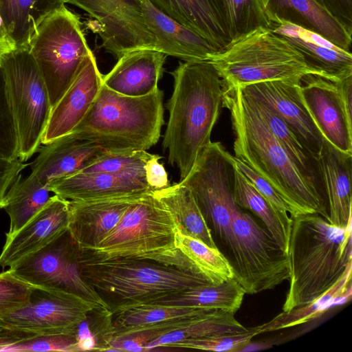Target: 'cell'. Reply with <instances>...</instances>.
<instances>
[{"label": "cell", "mask_w": 352, "mask_h": 352, "mask_svg": "<svg viewBox=\"0 0 352 352\" xmlns=\"http://www.w3.org/2000/svg\"><path fill=\"white\" fill-rule=\"evenodd\" d=\"M230 113L234 157L265 179L291 210V217L318 214L329 221L327 204L274 136L241 87L223 89Z\"/></svg>", "instance_id": "cell-1"}, {"label": "cell", "mask_w": 352, "mask_h": 352, "mask_svg": "<svg viewBox=\"0 0 352 352\" xmlns=\"http://www.w3.org/2000/svg\"><path fill=\"white\" fill-rule=\"evenodd\" d=\"M171 74L174 87L167 104L169 119L162 145L182 180L211 142L224 91L217 69L208 60L180 63Z\"/></svg>", "instance_id": "cell-2"}, {"label": "cell", "mask_w": 352, "mask_h": 352, "mask_svg": "<svg viewBox=\"0 0 352 352\" xmlns=\"http://www.w3.org/2000/svg\"><path fill=\"white\" fill-rule=\"evenodd\" d=\"M292 218L289 287L283 311L318 298L352 267L351 225L334 226L318 214Z\"/></svg>", "instance_id": "cell-3"}, {"label": "cell", "mask_w": 352, "mask_h": 352, "mask_svg": "<svg viewBox=\"0 0 352 352\" xmlns=\"http://www.w3.org/2000/svg\"><path fill=\"white\" fill-rule=\"evenodd\" d=\"M78 263L84 280L111 313L151 303L187 289L217 285L194 264L140 258L90 260Z\"/></svg>", "instance_id": "cell-4"}, {"label": "cell", "mask_w": 352, "mask_h": 352, "mask_svg": "<svg viewBox=\"0 0 352 352\" xmlns=\"http://www.w3.org/2000/svg\"><path fill=\"white\" fill-rule=\"evenodd\" d=\"M164 123L163 92L159 88L132 97L102 85L87 113L70 133L110 151H146L158 142Z\"/></svg>", "instance_id": "cell-5"}, {"label": "cell", "mask_w": 352, "mask_h": 352, "mask_svg": "<svg viewBox=\"0 0 352 352\" xmlns=\"http://www.w3.org/2000/svg\"><path fill=\"white\" fill-rule=\"evenodd\" d=\"M208 61L217 69L223 89L268 80L300 82L307 74L322 77L287 40L265 28L231 42Z\"/></svg>", "instance_id": "cell-6"}, {"label": "cell", "mask_w": 352, "mask_h": 352, "mask_svg": "<svg viewBox=\"0 0 352 352\" xmlns=\"http://www.w3.org/2000/svg\"><path fill=\"white\" fill-rule=\"evenodd\" d=\"M177 230L173 214L153 192L133 203L98 245L78 248V255L90 260L140 258L193 264L175 247Z\"/></svg>", "instance_id": "cell-7"}, {"label": "cell", "mask_w": 352, "mask_h": 352, "mask_svg": "<svg viewBox=\"0 0 352 352\" xmlns=\"http://www.w3.org/2000/svg\"><path fill=\"white\" fill-rule=\"evenodd\" d=\"M28 50L45 83L52 108L91 51L79 17L65 6L55 10L38 25Z\"/></svg>", "instance_id": "cell-8"}, {"label": "cell", "mask_w": 352, "mask_h": 352, "mask_svg": "<svg viewBox=\"0 0 352 352\" xmlns=\"http://www.w3.org/2000/svg\"><path fill=\"white\" fill-rule=\"evenodd\" d=\"M6 98L17 142V157L29 160L38 152L52 107L40 71L28 50H16L3 60Z\"/></svg>", "instance_id": "cell-9"}, {"label": "cell", "mask_w": 352, "mask_h": 352, "mask_svg": "<svg viewBox=\"0 0 352 352\" xmlns=\"http://www.w3.org/2000/svg\"><path fill=\"white\" fill-rule=\"evenodd\" d=\"M228 245L234 279L245 294L271 289L289 279L287 253L265 228L241 210L234 217Z\"/></svg>", "instance_id": "cell-10"}, {"label": "cell", "mask_w": 352, "mask_h": 352, "mask_svg": "<svg viewBox=\"0 0 352 352\" xmlns=\"http://www.w3.org/2000/svg\"><path fill=\"white\" fill-rule=\"evenodd\" d=\"M234 165L219 142H211L179 182L190 191L207 223L228 245L234 217L240 211L233 197Z\"/></svg>", "instance_id": "cell-11"}, {"label": "cell", "mask_w": 352, "mask_h": 352, "mask_svg": "<svg viewBox=\"0 0 352 352\" xmlns=\"http://www.w3.org/2000/svg\"><path fill=\"white\" fill-rule=\"evenodd\" d=\"M78 252V248L67 230L8 269L16 277L34 287L65 293L109 309L82 278Z\"/></svg>", "instance_id": "cell-12"}, {"label": "cell", "mask_w": 352, "mask_h": 352, "mask_svg": "<svg viewBox=\"0 0 352 352\" xmlns=\"http://www.w3.org/2000/svg\"><path fill=\"white\" fill-rule=\"evenodd\" d=\"M99 307L65 293L34 287L28 303L0 315V321L11 330L32 338L76 335L89 313Z\"/></svg>", "instance_id": "cell-13"}, {"label": "cell", "mask_w": 352, "mask_h": 352, "mask_svg": "<svg viewBox=\"0 0 352 352\" xmlns=\"http://www.w3.org/2000/svg\"><path fill=\"white\" fill-rule=\"evenodd\" d=\"M98 22L102 47L116 58L136 50H158L157 40L138 0H65ZM159 51V50H158Z\"/></svg>", "instance_id": "cell-14"}, {"label": "cell", "mask_w": 352, "mask_h": 352, "mask_svg": "<svg viewBox=\"0 0 352 352\" xmlns=\"http://www.w3.org/2000/svg\"><path fill=\"white\" fill-rule=\"evenodd\" d=\"M300 94L323 138L352 155V76L333 82L307 74L300 80Z\"/></svg>", "instance_id": "cell-15"}, {"label": "cell", "mask_w": 352, "mask_h": 352, "mask_svg": "<svg viewBox=\"0 0 352 352\" xmlns=\"http://www.w3.org/2000/svg\"><path fill=\"white\" fill-rule=\"evenodd\" d=\"M241 89L245 94L264 103L277 113L318 161L324 139L303 102L300 81H263Z\"/></svg>", "instance_id": "cell-16"}, {"label": "cell", "mask_w": 352, "mask_h": 352, "mask_svg": "<svg viewBox=\"0 0 352 352\" xmlns=\"http://www.w3.org/2000/svg\"><path fill=\"white\" fill-rule=\"evenodd\" d=\"M102 85V75L91 50L72 85L52 108L42 144L70 133L87 113Z\"/></svg>", "instance_id": "cell-17"}, {"label": "cell", "mask_w": 352, "mask_h": 352, "mask_svg": "<svg viewBox=\"0 0 352 352\" xmlns=\"http://www.w3.org/2000/svg\"><path fill=\"white\" fill-rule=\"evenodd\" d=\"M143 196L68 200V232L72 239L81 250L96 248L116 228L130 206Z\"/></svg>", "instance_id": "cell-18"}, {"label": "cell", "mask_w": 352, "mask_h": 352, "mask_svg": "<svg viewBox=\"0 0 352 352\" xmlns=\"http://www.w3.org/2000/svg\"><path fill=\"white\" fill-rule=\"evenodd\" d=\"M68 200L52 195L45 206L9 237L0 254V266L10 267L68 230Z\"/></svg>", "instance_id": "cell-19"}, {"label": "cell", "mask_w": 352, "mask_h": 352, "mask_svg": "<svg viewBox=\"0 0 352 352\" xmlns=\"http://www.w3.org/2000/svg\"><path fill=\"white\" fill-rule=\"evenodd\" d=\"M30 164L31 173L45 186L80 172L103 156L108 150L72 133L40 147Z\"/></svg>", "instance_id": "cell-20"}, {"label": "cell", "mask_w": 352, "mask_h": 352, "mask_svg": "<svg viewBox=\"0 0 352 352\" xmlns=\"http://www.w3.org/2000/svg\"><path fill=\"white\" fill-rule=\"evenodd\" d=\"M268 28L287 40L309 66L323 78L338 82L352 76V54L323 36L294 24L269 22Z\"/></svg>", "instance_id": "cell-21"}, {"label": "cell", "mask_w": 352, "mask_h": 352, "mask_svg": "<svg viewBox=\"0 0 352 352\" xmlns=\"http://www.w3.org/2000/svg\"><path fill=\"white\" fill-rule=\"evenodd\" d=\"M48 188L69 201L141 196L155 191L144 177L100 172H78L51 183Z\"/></svg>", "instance_id": "cell-22"}, {"label": "cell", "mask_w": 352, "mask_h": 352, "mask_svg": "<svg viewBox=\"0 0 352 352\" xmlns=\"http://www.w3.org/2000/svg\"><path fill=\"white\" fill-rule=\"evenodd\" d=\"M166 55L160 51L140 49L120 56L102 82L109 89L127 96L148 95L158 88Z\"/></svg>", "instance_id": "cell-23"}, {"label": "cell", "mask_w": 352, "mask_h": 352, "mask_svg": "<svg viewBox=\"0 0 352 352\" xmlns=\"http://www.w3.org/2000/svg\"><path fill=\"white\" fill-rule=\"evenodd\" d=\"M269 22H285L321 35L351 52V35L314 0H260Z\"/></svg>", "instance_id": "cell-24"}, {"label": "cell", "mask_w": 352, "mask_h": 352, "mask_svg": "<svg viewBox=\"0 0 352 352\" xmlns=\"http://www.w3.org/2000/svg\"><path fill=\"white\" fill-rule=\"evenodd\" d=\"M318 161L323 179L328 221L339 228L351 226L352 155L340 151L324 140Z\"/></svg>", "instance_id": "cell-25"}, {"label": "cell", "mask_w": 352, "mask_h": 352, "mask_svg": "<svg viewBox=\"0 0 352 352\" xmlns=\"http://www.w3.org/2000/svg\"><path fill=\"white\" fill-rule=\"evenodd\" d=\"M146 20L155 34L158 50L186 62L209 60L219 52L204 37L166 16L148 0H141Z\"/></svg>", "instance_id": "cell-26"}, {"label": "cell", "mask_w": 352, "mask_h": 352, "mask_svg": "<svg viewBox=\"0 0 352 352\" xmlns=\"http://www.w3.org/2000/svg\"><path fill=\"white\" fill-rule=\"evenodd\" d=\"M160 12L206 38L217 51L231 42L217 0H148Z\"/></svg>", "instance_id": "cell-27"}, {"label": "cell", "mask_w": 352, "mask_h": 352, "mask_svg": "<svg viewBox=\"0 0 352 352\" xmlns=\"http://www.w3.org/2000/svg\"><path fill=\"white\" fill-rule=\"evenodd\" d=\"M65 0H0V15L17 50H28L41 23Z\"/></svg>", "instance_id": "cell-28"}, {"label": "cell", "mask_w": 352, "mask_h": 352, "mask_svg": "<svg viewBox=\"0 0 352 352\" xmlns=\"http://www.w3.org/2000/svg\"><path fill=\"white\" fill-rule=\"evenodd\" d=\"M248 96L293 162L315 186L326 202L323 179L318 161L309 153L294 132L277 113L264 103Z\"/></svg>", "instance_id": "cell-29"}, {"label": "cell", "mask_w": 352, "mask_h": 352, "mask_svg": "<svg viewBox=\"0 0 352 352\" xmlns=\"http://www.w3.org/2000/svg\"><path fill=\"white\" fill-rule=\"evenodd\" d=\"M155 196L173 214L178 230L212 248H217L211 230L189 189L179 182L155 190Z\"/></svg>", "instance_id": "cell-30"}, {"label": "cell", "mask_w": 352, "mask_h": 352, "mask_svg": "<svg viewBox=\"0 0 352 352\" xmlns=\"http://www.w3.org/2000/svg\"><path fill=\"white\" fill-rule=\"evenodd\" d=\"M213 310L216 309L155 303L142 304L118 310L111 313V327L106 339L107 348L111 340L131 330L170 320L199 316Z\"/></svg>", "instance_id": "cell-31"}, {"label": "cell", "mask_w": 352, "mask_h": 352, "mask_svg": "<svg viewBox=\"0 0 352 352\" xmlns=\"http://www.w3.org/2000/svg\"><path fill=\"white\" fill-rule=\"evenodd\" d=\"M245 294L242 287L232 278L219 284L170 294L151 303L223 310L234 314L241 307Z\"/></svg>", "instance_id": "cell-32"}, {"label": "cell", "mask_w": 352, "mask_h": 352, "mask_svg": "<svg viewBox=\"0 0 352 352\" xmlns=\"http://www.w3.org/2000/svg\"><path fill=\"white\" fill-rule=\"evenodd\" d=\"M51 192L33 174L25 179H21L19 174L4 197L3 208L10 218L6 237L14 234L38 212L50 200Z\"/></svg>", "instance_id": "cell-33"}, {"label": "cell", "mask_w": 352, "mask_h": 352, "mask_svg": "<svg viewBox=\"0 0 352 352\" xmlns=\"http://www.w3.org/2000/svg\"><path fill=\"white\" fill-rule=\"evenodd\" d=\"M352 267L326 292L314 300L283 311L270 321L257 326L260 333L294 327L319 317L330 307L347 301L351 296Z\"/></svg>", "instance_id": "cell-34"}, {"label": "cell", "mask_w": 352, "mask_h": 352, "mask_svg": "<svg viewBox=\"0 0 352 352\" xmlns=\"http://www.w3.org/2000/svg\"><path fill=\"white\" fill-rule=\"evenodd\" d=\"M234 314L226 311L213 310L197 318L185 327L151 340L144 346V351L168 347L172 344L190 339L248 331L250 328L239 322Z\"/></svg>", "instance_id": "cell-35"}, {"label": "cell", "mask_w": 352, "mask_h": 352, "mask_svg": "<svg viewBox=\"0 0 352 352\" xmlns=\"http://www.w3.org/2000/svg\"><path fill=\"white\" fill-rule=\"evenodd\" d=\"M233 197L239 207L250 210L262 221L274 239L287 253L290 232L270 204L235 166Z\"/></svg>", "instance_id": "cell-36"}, {"label": "cell", "mask_w": 352, "mask_h": 352, "mask_svg": "<svg viewBox=\"0 0 352 352\" xmlns=\"http://www.w3.org/2000/svg\"><path fill=\"white\" fill-rule=\"evenodd\" d=\"M175 247L215 284L234 278L232 267L218 248L182 234L177 228Z\"/></svg>", "instance_id": "cell-37"}, {"label": "cell", "mask_w": 352, "mask_h": 352, "mask_svg": "<svg viewBox=\"0 0 352 352\" xmlns=\"http://www.w3.org/2000/svg\"><path fill=\"white\" fill-rule=\"evenodd\" d=\"M232 42L260 28L269 21L260 0H217Z\"/></svg>", "instance_id": "cell-38"}, {"label": "cell", "mask_w": 352, "mask_h": 352, "mask_svg": "<svg viewBox=\"0 0 352 352\" xmlns=\"http://www.w3.org/2000/svg\"><path fill=\"white\" fill-rule=\"evenodd\" d=\"M152 155L153 154L142 150H108L103 156L80 172H100L144 177V166Z\"/></svg>", "instance_id": "cell-39"}, {"label": "cell", "mask_w": 352, "mask_h": 352, "mask_svg": "<svg viewBox=\"0 0 352 352\" xmlns=\"http://www.w3.org/2000/svg\"><path fill=\"white\" fill-rule=\"evenodd\" d=\"M259 334L257 327L250 328L246 332L218 335L190 339L172 344L169 348L200 349L219 352H238Z\"/></svg>", "instance_id": "cell-40"}, {"label": "cell", "mask_w": 352, "mask_h": 352, "mask_svg": "<svg viewBox=\"0 0 352 352\" xmlns=\"http://www.w3.org/2000/svg\"><path fill=\"white\" fill-rule=\"evenodd\" d=\"M233 162L236 168L270 204L285 227L291 232L292 225L291 210L279 194L265 179L234 156H233Z\"/></svg>", "instance_id": "cell-41"}, {"label": "cell", "mask_w": 352, "mask_h": 352, "mask_svg": "<svg viewBox=\"0 0 352 352\" xmlns=\"http://www.w3.org/2000/svg\"><path fill=\"white\" fill-rule=\"evenodd\" d=\"M34 287L16 277L8 269L0 273V315L28 303Z\"/></svg>", "instance_id": "cell-42"}, {"label": "cell", "mask_w": 352, "mask_h": 352, "mask_svg": "<svg viewBox=\"0 0 352 352\" xmlns=\"http://www.w3.org/2000/svg\"><path fill=\"white\" fill-rule=\"evenodd\" d=\"M78 351L76 335L36 336L3 347L0 351Z\"/></svg>", "instance_id": "cell-43"}, {"label": "cell", "mask_w": 352, "mask_h": 352, "mask_svg": "<svg viewBox=\"0 0 352 352\" xmlns=\"http://www.w3.org/2000/svg\"><path fill=\"white\" fill-rule=\"evenodd\" d=\"M0 157L9 160L18 158L16 136L6 98L1 67L0 68Z\"/></svg>", "instance_id": "cell-44"}, {"label": "cell", "mask_w": 352, "mask_h": 352, "mask_svg": "<svg viewBox=\"0 0 352 352\" xmlns=\"http://www.w3.org/2000/svg\"><path fill=\"white\" fill-rule=\"evenodd\" d=\"M352 34V0H314Z\"/></svg>", "instance_id": "cell-45"}, {"label": "cell", "mask_w": 352, "mask_h": 352, "mask_svg": "<svg viewBox=\"0 0 352 352\" xmlns=\"http://www.w3.org/2000/svg\"><path fill=\"white\" fill-rule=\"evenodd\" d=\"M28 166L19 158L0 157V209L3 208L6 194L20 173Z\"/></svg>", "instance_id": "cell-46"}, {"label": "cell", "mask_w": 352, "mask_h": 352, "mask_svg": "<svg viewBox=\"0 0 352 352\" xmlns=\"http://www.w3.org/2000/svg\"><path fill=\"white\" fill-rule=\"evenodd\" d=\"M160 155L153 154L144 168L145 180L154 190L163 189L170 185L168 174L164 165L160 162Z\"/></svg>", "instance_id": "cell-47"}, {"label": "cell", "mask_w": 352, "mask_h": 352, "mask_svg": "<svg viewBox=\"0 0 352 352\" xmlns=\"http://www.w3.org/2000/svg\"><path fill=\"white\" fill-rule=\"evenodd\" d=\"M32 338L31 336L14 331L0 321V351L5 346Z\"/></svg>", "instance_id": "cell-48"}, {"label": "cell", "mask_w": 352, "mask_h": 352, "mask_svg": "<svg viewBox=\"0 0 352 352\" xmlns=\"http://www.w3.org/2000/svg\"><path fill=\"white\" fill-rule=\"evenodd\" d=\"M16 50V45L11 38L0 37V68L4 59Z\"/></svg>", "instance_id": "cell-49"}, {"label": "cell", "mask_w": 352, "mask_h": 352, "mask_svg": "<svg viewBox=\"0 0 352 352\" xmlns=\"http://www.w3.org/2000/svg\"><path fill=\"white\" fill-rule=\"evenodd\" d=\"M270 347V345L267 344L266 343L261 342H248L243 346H242L238 352H250V351H255L262 349H265Z\"/></svg>", "instance_id": "cell-50"}, {"label": "cell", "mask_w": 352, "mask_h": 352, "mask_svg": "<svg viewBox=\"0 0 352 352\" xmlns=\"http://www.w3.org/2000/svg\"><path fill=\"white\" fill-rule=\"evenodd\" d=\"M0 37L1 38H11L8 33L3 20L0 15Z\"/></svg>", "instance_id": "cell-51"}, {"label": "cell", "mask_w": 352, "mask_h": 352, "mask_svg": "<svg viewBox=\"0 0 352 352\" xmlns=\"http://www.w3.org/2000/svg\"><path fill=\"white\" fill-rule=\"evenodd\" d=\"M138 1H141V0H138Z\"/></svg>", "instance_id": "cell-52"}]
</instances>
